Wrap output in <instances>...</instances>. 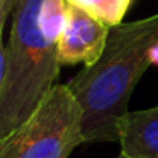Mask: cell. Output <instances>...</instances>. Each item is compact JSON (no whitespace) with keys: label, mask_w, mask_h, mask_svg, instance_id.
<instances>
[{"label":"cell","mask_w":158,"mask_h":158,"mask_svg":"<svg viewBox=\"0 0 158 158\" xmlns=\"http://www.w3.org/2000/svg\"><path fill=\"white\" fill-rule=\"evenodd\" d=\"M66 7V0H17L0 49V139L26 123L56 85Z\"/></svg>","instance_id":"cell-1"},{"label":"cell","mask_w":158,"mask_h":158,"mask_svg":"<svg viewBox=\"0 0 158 158\" xmlns=\"http://www.w3.org/2000/svg\"><path fill=\"white\" fill-rule=\"evenodd\" d=\"M156 44L158 14L112 26L102 56L70 80L68 87L83 110L85 143H119V121L129 112L136 83L153 65Z\"/></svg>","instance_id":"cell-2"},{"label":"cell","mask_w":158,"mask_h":158,"mask_svg":"<svg viewBox=\"0 0 158 158\" xmlns=\"http://www.w3.org/2000/svg\"><path fill=\"white\" fill-rule=\"evenodd\" d=\"M83 110L68 83H56L14 133L0 139V158H68L85 143Z\"/></svg>","instance_id":"cell-3"},{"label":"cell","mask_w":158,"mask_h":158,"mask_svg":"<svg viewBox=\"0 0 158 158\" xmlns=\"http://www.w3.org/2000/svg\"><path fill=\"white\" fill-rule=\"evenodd\" d=\"M110 26L90 12L68 4L63 31L58 39V58L61 65L83 63L90 66L102 56Z\"/></svg>","instance_id":"cell-4"},{"label":"cell","mask_w":158,"mask_h":158,"mask_svg":"<svg viewBox=\"0 0 158 158\" xmlns=\"http://www.w3.org/2000/svg\"><path fill=\"white\" fill-rule=\"evenodd\" d=\"M119 144L127 158H158V106L121 117Z\"/></svg>","instance_id":"cell-5"},{"label":"cell","mask_w":158,"mask_h":158,"mask_svg":"<svg viewBox=\"0 0 158 158\" xmlns=\"http://www.w3.org/2000/svg\"><path fill=\"white\" fill-rule=\"evenodd\" d=\"M66 2L90 12L112 27L123 22V17L126 15L133 0H66Z\"/></svg>","instance_id":"cell-6"},{"label":"cell","mask_w":158,"mask_h":158,"mask_svg":"<svg viewBox=\"0 0 158 158\" xmlns=\"http://www.w3.org/2000/svg\"><path fill=\"white\" fill-rule=\"evenodd\" d=\"M17 0H0V29H4L7 17L14 12Z\"/></svg>","instance_id":"cell-7"},{"label":"cell","mask_w":158,"mask_h":158,"mask_svg":"<svg viewBox=\"0 0 158 158\" xmlns=\"http://www.w3.org/2000/svg\"><path fill=\"white\" fill-rule=\"evenodd\" d=\"M153 65H158V44L153 49Z\"/></svg>","instance_id":"cell-8"},{"label":"cell","mask_w":158,"mask_h":158,"mask_svg":"<svg viewBox=\"0 0 158 158\" xmlns=\"http://www.w3.org/2000/svg\"><path fill=\"white\" fill-rule=\"evenodd\" d=\"M117 158H127V156H126V155H123V153H121V155H119V156H117Z\"/></svg>","instance_id":"cell-9"}]
</instances>
